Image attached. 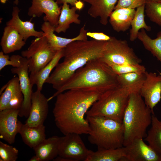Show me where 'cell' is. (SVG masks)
Listing matches in <instances>:
<instances>
[{"mask_svg":"<svg viewBox=\"0 0 161 161\" xmlns=\"http://www.w3.org/2000/svg\"><path fill=\"white\" fill-rule=\"evenodd\" d=\"M125 156L124 146L115 148H97L95 151L89 150L86 161H122Z\"/></svg>","mask_w":161,"mask_h":161,"instance_id":"obj_25","label":"cell"},{"mask_svg":"<svg viewBox=\"0 0 161 161\" xmlns=\"http://www.w3.org/2000/svg\"><path fill=\"white\" fill-rule=\"evenodd\" d=\"M143 139H135L124 146L125 156L122 161H161V157Z\"/></svg>","mask_w":161,"mask_h":161,"instance_id":"obj_12","label":"cell"},{"mask_svg":"<svg viewBox=\"0 0 161 161\" xmlns=\"http://www.w3.org/2000/svg\"><path fill=\"white\" fill-rule=\"evenodd\" d=\"M22 36L11 27L6 26L4 30L0 45L2 51L8 54L20 50L25 44Z\"/></svg>","mask_w":161,"mask_h":161,"instance_id":"obj_21","label":"cell"},{"mask_svg":"<svg viewBox=\"0 0 161 161\" xmlns=\"http://www.w3.org/2000/svg\"></svg>","mask_w":161,"mask_h":161,"instance_id":"obj_44","label":"cell"},{"mask_svg":"<svg viewBox=\"0 0 161 161\" xmlns=\"http://www.w3.org/2000/svg\"><path fill=\"white\" fill-rule=\"evenodd\" d=\"M159 72V74L161 75V73H160V72Z\"/></svg>","mask_w":161,"mask_h":161,"instance_id":"obj_43","label":"cell"},{"mask_svg":"<svg viewBox=\"0 0 161 161\" xmlns=\"http://www.w3.org/2000/svg\"><path fill=\"white\" fill-rule=\"evenodd\" d=\"M24 100V96L21 89L12 97L6 109L20 110Z\"/></svg>","mask_w":161,"mask_h":161,"instance_id":"obj_36","label":"cell"},{"mask_svg":"<svg viewBox=\"0 0 161 161\" xmlns=\"http://www.w3.org/2000/svg\"><path fill=\"white\" fill-rule=\"evenodd\" d=\"M145 4L137 8L131 23L130 30L129 40L134 41L137 38L139 30L144 29L147 31L151 30V27L148 26L144 20Z\"/></svg>","mask_w":161,"mask_h":161,"instance_id":"obj_28","label":"cell"},{"mask_svg":"<svg viewBox=\"0 0 161 161\" xmlns=\"http://www.w3.org/2000/svg\"><path fill=\"white\" fill-rule=\"evenodd\" d=\"M152 114L154 112L146 105L140 91L130 94L122 121L123 146L135 139L145 137L147 129L151 124Z\"/></svg>","mask_w":161,"mask_h":161,"instance_id":"obj_4","label":"cell"},{"mask_svg":"<svg viewBox=\"0 0 161 161\" xmlns=\"http://www.w3.org/2000/svg\"><path fill=\"white\" fill-rule=\"evenodd\" d=\"M109 65L117 75L133 72H145L146 71L145 67L140 64H111Z\"/></svg>","mask_w":161,"mask_h":161,"instance_id":"obj_33","label":"cell"},{"mask_svg":"<svg viewBox=\"0 0 161 161\" xmlns=\"http://www.w3.org/2000/svg\"><path fill=\"white\" fill-rule=\"evenodd\" d=\"M78 9L75 6L70 8L67 3H64L62 6L59 18L58 25L55 27V32L57 33L65 32L72 23L80 24L81 21L79 19V15L76 13Z\"/></svg>","mask_w":161,"mask_h":161,"instance_id":"obj_23","label":"cell"},{"mask_svg":"<svg viewBox=\"0 0 161 161\" xmlns=\"http://www.w3.org/2000/svg\"><path fill=\"white\" fill-rule=\"evenodd\" d=\"M107 41L76 40L64 49V59L58 63L45 83L52 85L56 90L78 69L89 61L102 56Z\"/></svg>","mask_w":161,"mask_h":161,"instance_id":"obj_2","label":"cell"},{"mask_svg":"<svg viewBox=\"0 0 161 161\" xmlns=\"http://www.w3.org/2000/svg\"><path fill=\"white\" fill-rule=\"evenodd\" d=\"M18 154L16 148L0 141V161H16Z\"/></svg>","mask_w":161,"mask_h":161,"instance_id":"obj_32","label":"cell"},{"mask_svg":"<svg viewBox=\"0 0 161 161\" xmlns=\"http://www.w3.org/2000/svg\"><path fill=\"white\" fill-rule=\"evenodd\" d=\"M0 0L1 2V3L4 4L6 2L7 0Z\"/></svg>","mask_w":161,"mask_h":161,"instance_id":"obj_41","label":"cell"},{"mask_svg":"<svg viewBox=\"0 0 161 161\" xmlns=\"http://www.w3.org/2000/svg\"><path fill=\"white\" fill-rule=\"evenodd\" d=\"M86 35L87 36L99 41H108L111 39V37L102 32H87Z\"/></svg>","mask_w":161,"mask_h":161,"instance_id":"obj_37","label":"cell"},{"mask_svg":"<svg viewBox=\"0 0 161 161\" xmlns=\"http://www.w3.org/2000/svg\"><path fill=\"white\" fill-rule=\"evenodd\" d=\"M29 161H41L39 157L35 154L32 156L29 160Z\"/></svg>","mask_w":161,"mask_h":161,"instance_id":"obj_39","label":"cell"},{"mask_svg":"<svg viewBox=\"0 0 161 161\" xmlns=\"http://www.w3.org/2000/svg\"><path fill=\"white\" fill-rule=\"evenodd\" d=\"M140 89L137 87H120L107 91L101 95L86 115L104 116L122 122L130 94L134 91H140Z\"/></svg>","mask_w":161,"mask_h":161,"instance_id":"obj_6","label":"cell"},{"mask_svg":"<svg viewBox=\"0 0 161 161\" xmlns=\"http://www.w3.org/2000/svg\"><path fill=\"white\" fill-rule=\"evenodd\" d=\"M78 0H57L56 2L58 4L64 3L69 4L72 6H75Z\"/></svg>","mask_w":161,"mask_h":161,"instance_id":"obj_38","label":"cell"},{"mask_svg":"<svg viewBox=\"0 0 161 161\" xmlns=\"http://www.w3.org/2000/svg\"><path fill=\"white\" fill-rule=\"evenodd\" d=\"M145 12L151 21L161 27V0H148L145 4Z\"/></svg>","mask_w":161,"mask_h":161,"instance_id":"obj_31","label":"cell"},{"mask_svg":"<svg viewBox=\"0 0 161 161\" xmlns=\"http://www.w3.org/2000/svg\"><path fill=\"white\" fill-rule=\"evenodd\" d=\"M60 138L57 136L46 138L33 148L41 161L53 160L58 156Z\"/></svg>","mask_w":161,"mask_h":161,"instance_id":"obj_22","label":"cell"},{"mask_svg":"<svg viewBox=\"0 0 161 161\" xmlns=\"http://www.w3.org/2000/svg\"><path fill=\"white\" fill-rule=\"evenodd\" d=\"M117 75L100 58L91 60L76 71L48 100L70 89L92 90L103 93L120 87Z\"/></svg>","mask_w":161,"mask_h":161,"instance_id":"obj_3","label":"cell"},{"mask_svg":"<svg viewBox=\"0 0 161 161\" xmlns=\"http://www.w3.org/2000/svg\"><path fill=\"white\" fill-rule=\"evenodd\" d=\"M108 65L139 64L142 62L125 40L111 36L100 58Z\"/></svg>","mask_w":161,"mask_h":161,"instance_id":"obj_8","label":"cell"},{"mask_svg":"<svg viewBox=\"0 0 161 161\" xmlns=\"http://www.w3.org/2000/svg\"><path fill=\"white\" fill-rule=\"evenodd\" d=\"M54 0H32V4L29 8L28 15L32 17H40L44 13V20L56 27L60 14L61 8Z\"/></svg>","mask_w":161,"mask_h":161,"instance_id":"obj_14","label":"cell"},{"mask_svg":"<svg viewBox=\"0 0 161 161\" xmlns=\"http://www.w3.org/2000/svg\"><path fill=\"white\" fill-rule=\"evenodd\" d=\"M18 133L24 143L33 148L46 139L45 127L43 125L36 127L30 126L19 121Z\"/></svg>","mask_w":161,"mask_h":161,"instance_id":"obj_20","label":"cell"},{"mask_svg":"<svg viewBox=\"0 0 161 161\" xmlns=\"http://www.w3.org/2000/svg\"><path fill=\"white\" fill-rule=\"evenodd\" d=\"M64 49L58 51L53 58L45 66L35 75L29 76L31 83L35 85L37 90L41 91L43 85L51 73V72L64 57Z\"/></svg>","mask_w":161,"mask_h":161,"instance_id":"obj_24","label":"cell"},{"mask_svg":"<svg viewBox=\"0 0 161 161\" xmlns=\"http://www.w3.org/2000/svg\"><path fill=\"white\" fill-rule=\"evenodd\" d=\"M79 134H69L60 137L58 155L54 161H86L89 151Z\"/></svg>","mask_w":161,"mask_h":161,"instance_id":"obj_9","label":"cell"},{"mask_svg":"<svg viewBox=\"0 0 161 161\" xmlns=\"http://www.w3.org/2000/svg\"><path fill=\"white\" fill-rule=\"evenodd\" d=\"M31 100L29 115L25 124L31 127L43 125L48 112V99L41 91L37 89L32 92Z\"/></svg>","mask_w":161,"mask_h":161,"instance_id":"obj_13","label":"cell"},{"mask_svg":"<svg viewBox=\"0 0 161 161\" xmlns=\"http://www.w3.org/2000/svg\"><path fill=\"white\" fill-rule=\"evenodd\" d=\"M41 29L51 47L56 51L64 48L73 41L87 40L86 33L88 30L85 29V25L80 29L78 35L72 38H63L56 35L54 33L55 27L48 21H44L41 25Z\"/></svg>","mask_w":161,"mask_h":161,"instance_id":"obj_16","label":"cell"},{"mask_svg":"<svg viewBox=\"0 0 161 161\" xmlns=\"http://www.w3.org/2000/svg\"><path fill=\"white\" fill-rule=\"evenodd\" d=\"M58 51L54 49L44 35L32 40L28 49L21 52L28 61L30 76L38 72L53 58Z\"/></svg>","mask_w":161,"mask_h":161,"instance_id":"obj_7","label":"cell"},{"mask_svg":"<svg viewBox=\"0 0 161 161\" xmlns=\"http://www.w3.org/2000/svg\"><path fill=\"white\" fill-rule=\"evenodd\" d=\"M149 0L154 1H160V0Z\"/></svg>","mask_w":161,"mask_h":161,"instance_id":"obj_42","label":"cell"},{"mask_svg":"<svg viewBox=\"0 0 161 161\" xmlns=\"http://www.w3.org/2000/svg\"><path fill=\"white\" fill-rule=\"evenodd\" d=\"M89 125L88 140L97 148H115L123 146L122 122L103 116H86Z\"/></svg>","mask_w":161,"mask_h":161,"instance_id":"obj_5","label":"cell"},{"mask_svg":"<svg viewBox=\"0 0 161 161\" xmlns=\"http://www.w3.org/2000/svg\"><path fill=\"white\" fill-rule=\"evenodd\" d=\"M58 95L52 113L57 127L64 135L88 134L85 116L103 94L92 90L72 89Z\"/></svg>","mask_w":161,"mask_h":161,"instance_id":"obj_1","label":"cell"},{"mask_svg":"<svg viewBox=\"0 0 161 161\" xmlns=\"http://www.w3.org/2000/svg\"><path fill=\"white\" fill-rule=\"evenodd\" d=\"M151 126L145 140L150 147L161 157V121L152 114Z\"/></svg>","mask_w":161,"mask_h":161,"instance_id":"obj_26","label":"cell"},{"mask_svg":"<svg viewBox=\"0 0 161 161\" xmlns=\"http://www.w3.org/2000/svg\"><path fill=\"white\" fill-rule=\"evenodd\" d=\"M135 9L120 8L114 9L109 17V21L113 30L124 32L129 29L134 16Z\"/></svg>","mask_w":161,"mask_h":161,"instance_id":"obj_19","label":"cell"},{"mask_svg":"<svg viewBox=\"0 0 161 161\" xmlns=\"http://www.w3.org/2000/svg\"><path fill=\"white\" fill-rule=\"evenodd\" d=\"M23 57L19 55H13L10 57L2 51L0 52V70L5 66L10 65L13 67H20L22 63Z\"/></svg>","mask_w":161,"mask_h":161,"instance_id":"obj_34","label":"cell"},{"mask_svg":"<svg viewBox=\"0 0 161 161\" xmlns=\"http://www.w3.org/2000/svg\"><path fill=\"white\" fill-rule=\"evenodd\" d=\"M14 3L16 5H18V0H15L14 2Z\"/></svg>","mask_w":161,"mask_h":161,"instance_id":"obj_40","label":"cell"},{"mask_svg":"<svg viewBox=\"0 0 161 161\" xmlns=\"http://www.w3.org/2000/svg\"><path fill=\"white\" fill-rule=\"evenodd\" d=\"M88 3L90 7L88 14L94 18L99 17L103 25L107 24L109 16L114 10L118 0H80Z\"/></svg>","mask_w":161,"mask_h":161,"instance_id":"obj_17","label":"cell"},{"mask_svg":"<svg viewBox=\"0 0 161 161\" xmlns=\"http://www.w3.org/2000/svg\"><path fill=\"white\" fill-rule=\"evenodd\" d=\"M145 74L140 93L146 105L154 112V108L161 99V75L146 71Z\"/></svg>","mask_w":161,"mask_h":161,"instance_id":"obj_11","label":"cell"},{"mask_svg":"<svg viewBox=\"0 0 161 161\" xmlns=\"http://www.w3.org/2000/svg\"><path fill=\"white\" fill-rule=\"evenodd\" d=\"M147 0H118L114 9L120 8L135 9L145 4Z\"/></svg>","mask_w":161,"mask_h":161,"instance_id":"obj_35","label":"cell"},{"mask_svg":"<svg viewBox=\"0 0 161 161\" xmlns=\"http://www.w3.org/2000/svg\"><path fill=\"white\" fill-rule=\"evenodd\" d=\"M21 89L18 78L16 76L2 88L4 91L0 95V111L6 108L12 97Z\"/></svg>","mask_w":161,"mask_h":161,"instance_id":"obj_29","label":"cell"},{"mask_svg":"<svg viewBox=\"0 0 161 161\" xmlns=\"http://www.w3.org/2000/svg\"><path fill=\"white\" fill-rule=\"evenodd\" d=\"M20 10L16 6L14 7L12 13V18L6 23V26L13 28L22 36L26 41L29 38L34 36L36 38L42 36L44 32L37 31L34 28V23L29 21H23L19 18Z\"/></svg>","mask_w":161,"mask_h":161,"instance_id":"obj_18","label":"cell"},{"mask_svg":"<svg viewBox=\"0 0 161 161\" xmlns=\"http://www.w3.org/2000/svg\"><path fill=\"white\" fill-rule=\"evenodd\" d=\"M11 72L18 75L20 86L24 96L22 106L19 110L18 116L27 118L29 115L31 105V97L32 93V86L29 75L28 61L23 57L21 66L19 67H13L11 69Z\"/></svg>","mask_w":161,"mask_h":161,"instance_id":"obj_10","label":"cell"},{"mask_svg":"<svg viewBox=\"0 0 161 161\" xmlns=\"http://www.w3.org/2000/svg\"><path fill=\"white\" fill-rule=\"evenodd\" d=\"M137 38L141 42L144 48L161 63V31L157 33L156 38L152 39L145 30L142 29L138 32Z\"/></svg>","mask_w":161,"mask_h":161,"instance_id":"obj_27","label":"cell"},{"mask_svg":"<svg viewBox=\"0 0 161 161\" xmlns=\"http://www.w3.org/2000/svg\"><path fill=\"white\" fill-rule=\"evenodd\" d=\"M19 110L6 109L0 111V137L9 144L15 142L18 133Z\"/></svg>","mask_w":161,"mask_h":161,"instance_id":"obj_15","label":"cell"},{"mask_svg":"<svg viewBox=\"0 0 161 161\" xmlns=\"http://www.w3.org/2000/svg\"><path fill=\"white\" fill-rule=\"evenodd\" d=\"M145 72H133L117 75L120 87L141 88L145 78Z\"/></svg>","mask_w":161,"mask_h":161,"instance_id":"obj_30","label":"cell"}]
</instances>
